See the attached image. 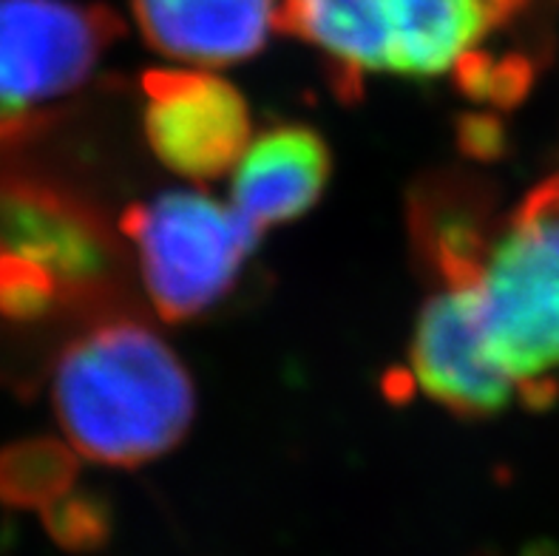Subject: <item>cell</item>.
<instances>
[{
    "label": "cell",
    "instance_id": "8",
    "mask_svg": "<svg viewBox=\"0 0 559 556\" xmlns=\"http://www.w3.org/2000/svg\"><path fill=\"white\" fill-rule=\"evenodd\" d=\"M131 9L151 49L202 69L259 55L278 23L276 0H131Z\"/></svg>",
    "mask_w": 559,
    "mask_h": 556
},
{
    "label": "cell",
    "instance_id": "6",
    "mask_svg": "<svg viewBox=\"0 0 559 556\" xmlns=\"http://www.w3.org/2000/svg\"><path fill=\"white\" fill-rule=\"evenodd\" d=\"M409 364L420 389L454 415L491 417L523 398L486 344L477 284L435 287L412 332Z\"/></svg>",
    "mask_w": 559,
    "mask_h": 556
},
{
    "label": "cell",
    "instance_id": "13",
    "mask_svg": "<svg viewBox=\"0 0 559 556\" xmlns=\"http://www.w3.org/2000/svg\"><path fill=\"white\" fill-rule=\"evenodd\" d=\"M523 556H559V551L551 545H532V548L523 551Z\"/></svg>",
    "mask_w": 559,
    "mask_h": 556
},
{
    "label": "cell",
    "instance_id": "4",
    "mask_svg": "<svg viewBox=\"0 0 559 556\" xmlns=\"http://www.w3.org/2000/svg\"><path fill=\"white\" fill-rule=\"evenodd\" d=\"M122 233L134 241L142 282L165 321H191L216 307L262 236L234 204L197 190H168L128 208Z\"/></svg>",
    "mask_w": 559,
    "mask_h": 556
},
{
    "label": "cell",
    "instance_id": "12",
    "mask_svg": "<svg viewBox=\"0 0 559 556\" xmlns=\"http://www.w3.org/2000/svg\"><path fill=\"white\" fill-rule=\"evenodd\" d=\"M463 149L472 156H495L500 149V126L495 120H472L461 134Z\"/></svg>",
    "mask_w": 559,
    "mask_h": 556
},
{
    "label": "cell",
    "instance_id": "9",
    "mask_svg": "<svg viewBox=\"0 0 559 556\" xmlns=\"http://www.w3.org/2000/svg\"><path fill=\"white\" fill-rule=\"evenodd\" d=\"M409 233L435 287L477 284L497 233L489 188L466 174H435L412 190Z\"/></svg>",
    "mask_w": 559,
    "mask_h": 556
},
{
    "label": "cell",
    "instance_id": "1",
    "mask_svg": "<svg viewBox=\"0 0 559 556\" xmlns=\"http://www.w3.org/2000/svg\"><path fill=\"white\" fill-rule=\"evenodd\" d=\"M51 401L71 449L128 469L168 454L197 412L179 355L140 321H108L71 341L55 367Z\"/></svg>",
    "mask_w": 559,
    "mask_h": 556
},
{
    "label": "cell",
    "instance_id": "7",
    "mask_svg": "<svg viewBox=\"0 0 559 556\" xmlns=\"http://www.w3.org/2000/svg\"><path fill=\"white\" fill-rule=\"evenodd\" d=\"M532 0H369L386 57V74H449Z\"/></svg>",
    "mask_w": 559,
    "mask_h": 556
},
{
    "label": "cell",
    "instance_id": "11",
    "mask_svg": "<svg viewBox=\"0 0 559 556\" xmlns=\"http://www.w3.org/2000/svg\"><path fill=\"white\" fill-rule=\"evenodd\" d=\"M74 472V454L63 443H23L0 458V494L12 502H51L69 488Z\"/></svg>",
    "mask_w": 559,
    "mask_h": 556
},
{
    "label": "cell",
    "instance_id": "2",
    "mask_svg": "<svg viewBox=\"0 0 559 556\" xmlns=\"http://www.w3.org/2000/svg\"><path fill=\"white\" fill-rule=\"evenodd\" d=\"M477 298L495 360L523 387L525 403L546 406L559 369V174L497 227Z\"/></svg>",
    "mask_w": 559,
    "mask_h": 556
},
{
    "label": "cell",
    "instance_id": "3",
    "mask_svg": "<svg viewBox=\"0 0 559 556\" xmlns=\"http://www.w3.org/2000/svg\"><path fill=\"white\" fill-rule=\"evenodd\" d=\"M120 37V17L97 3L0 0V142L63 117Z\"/></svg>",
    "mask_w": 559,
    "mask_h": 556
},
{
    "label": "cell",
    "instance_id": "10",
    "mask_svg": "<svg viewBox=\"0 0 559 556\" xmlns=\"http://www.w3.org/2000/svg\"><path fill=\"white\" fill-rule=\"evenodd\" d=\"M333 156L319 131L278 126L255 142L234 168V208L259 230L305 216L330 182Z\"/></svg>",
    "mask_w": 559,
    "mask_h": 556
},
{
    "label": "cell",
    "instance_id": "5",
    "mask_svg": "<svg viewBox=\"0 0 559 556\" xmlns=\"http://www.w3.org/2000/svg\"><path fill=\"white\" fill-rule=\"evenodd\" d=\"M145 140L156 159L191 182L219 179L250 145V111L236 85L211 71H148Z\"/></svg>",
    "mask_w": 559,
    "mask_h": 556
}]
</instances>
